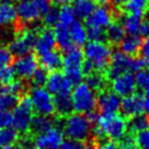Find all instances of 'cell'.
<instances>
[{"label": "cell", "instance_id": "4dcf8cb0", "mask_svg": "<svg viewBox=\"0 0 149 149\" xmlns=\"http://www.w3.org/2000/svg\"><path fill=\"white\" fill-rule=\"evenodd\" d=\"M19 140V133L13 127H6L0 130V148L15 145Z\"/></svg>", "mask_w": 149, "mask_h": 149}, {"label": "cell", "instance_id": "e0dca14e", "mask_svg": "<svg viewBox=\"0 0 149 149\" xmlns=\"http://www.w3.org/2000/svg\"><path fill=\"white\" fill-rule=\"evenodd\" d=\"M123 115L126 117H133L144 113V97L138 93H133L124 97L121 100V109Z\"/></svg>", "mask_w": 149, "mask_h": 149}, {"label": "cell", "instance_id": "2e32d148", "mask_svg": "<svg viewBox=\"0 0 149 149\" xmlns=\"http://www.w3.org/2000/svg\"><path fill=\"white\" fill-rule=\"evenodd\" d=\"M15 10L18 18L24 24L34 23L41 17L34 0H18Z\"/></svg>", "mask_w": 149, "mask_h": 149}, {"label": "cell", "instance_id": "484cf974", "mask_svg": "<svg viewBox=\"0 0 149 149\" xmlns=\"http://www.w3.org/2000/svg\"><path fill=\"white\" fill-rule=\"evenodd\" d=\"M149 8V0H127L123 9L127 14L143 17Z\"/></svg>", "mask_w": 149, "mask_h": 149}, {"label": "cell", "instance_id": "680465c9", "mask_svg": "<svg viewBox=\"0 0 149 149\" xmlns=\"http://www.w3.org/2000/svg\"><path fill=\"white\" fill-rule=\"evenodd\" d=\"M101 1H107V0H101Z\"/></svg>", "mask_w": 149, "mask_h": 149}, {"label": "cell", "instance_id": "cb8c5ba5", "mask_svg": "<svg viewBox=\"0 0 149 149\" xmlns=\"http://www.w3.org/2000/svg\"><path fill=\"white\" fill-rule=\"evenodd\" d=\"M70 94H61L54 97L55 113H57L59 116H68L74 110Z\"/></svg>", "mask_w": 149, "mask_h": 149}, {"label": "cell", "instance_id": "f1b7e54d", "mask_svg": "<svg viewBox=\"0 0 149 149\" xmlns=\"http://www.w3.org/2000/svg\"><path fill=\"white\" fill-rule=\"evenodd\" d=\"M125 31L121 23L112 22L105 29V38L111 44H120L121 41L125 37Z\"/></svg>", "mask_w": 149, "mask_h": 149}, {"label": "cell", "instance_id": "30bf717a", "mask_svg": "<svg viewBox=\"0 0 149 149\" xmlns=\"http://www.w3.org/2000/svg\"><path fill=\"white\" fill-rule=\"evenodd\" d=\"M64 140V132L54 126L45 133L38 134L32 139L33 147L35 149H58Z\"/></svg>", "mask_w": 149, "mask_h": 149}, {"label": "cell", "instance_id": "c3c4849f", "mask_svg": "<svg viewBox=\"0 0 149 149\" xmlns=\"http://www.w3.org/2000/svg\"><path fill=\"white\" fill-rule=\"evenodd\" d=\"M100 149H118V143L116 140L110 139V138H102L99 144Z\"/></svg>", "mask_w": 149, "mask_h": 149}, {"label": "cell", "instance_id": "5bb4252c", "mask_svg": "<svg viewBox=\"0 0 149 149\" xmlns=\"http://www.w3.org/2000/svg\"><path fill=\"white\" fill-rule=\"evenodd\" d=\"M112 22H113V13L111 9L107 6H100L93 10L92 13L86 19V26L105 30Z\"/></svg>", "mask_w": 149, "mask_h": 149}, {"label": "cell", "instance_id": "9a60e30c", "mask_svg": "<svg viewBox=\"0 0 149 149\" xmlns=\"http://www.w3.org/2000/svg\"><path fill=\"white\" fill-rule=\"evenodd\" d=\"M97 107L101 114H115L121 109V97L109 90H101L97 100Z\"/></svg>", "mask_w": 149, "mask_h": 149}, {"label": "cell", "instance_id": "7bdbcfd3", "mask_svg": "<svg viewBox=\"0 0 149 149\" xmlns=\"http://www.w3.org/2000/svg\"><path fill=\"white\" fill-rule=\"evenodd\" d=\"M84 146L82 141L76 139H71V138H67L61 141V146L58 149H82Z\"/></svg>", "mask_w": 149, "mask_h": 149}, {"label": "cell", "instance_id": "f907efd6", "mask_svg": "<svg viewBox=\"0 0 149 149\" xmlns=\"http://www.w3.org/2000/svg\"><path fill=\"white\" fill-rule=\"evenodd\" d=\"M144 113L149 116V94L144 98Z\"/></svg>", "mask_w": 149, "mask_h": 149}, {"label": "cell", "instance_id": "74e56055", "mask_svg": "<svg viewBox=\"0 0 149 149\" xmlns=\"http://www.w3.org/2000/svg\"><path fill=\"white\" fill-rule=\"evenodd\" d=\"M43 22L45 28H53L58 23V10L55 8H51L49 11L43 15Z\"/></svg>", "mask_w": 149, "mask_h": 149}, {"label": "cell", "instance_id": "836d02e7", "mask_svg": "<svg viewBox=\"0 0 149 149\" xmlns=\"http://www.w3.org/2000/svg\"><path fill=\"white\" fill-rule=\"evenodd\" d=\"M86 84L90 86L94 91H101L105 86V77L99 71H94L92 74L86 76Z\"/></svg>", "mask_w": 149, "mask_h": 149}, {"label": "cell", "instance_id": "3957f363", "mask_svg": "<svg viewBox=\"0 0 149 149\" xmlns=\"http://www.w3.org/2000/svg\"><path fill=\"white\" fill-rule=\"evenodd\" d=\"M71 101L74 110L77 113L92 115L97 110V91H94L86 82L76 84L74 90H71Z\"/></svg>", "mask_w": 149, "mask_h": 149}, {"label": "cell", "instance_id": "8d00e7d4", "mask_svg": "<svg viewBox=\"0 0 149 149\" xmlns=\"http://www.w3.org/2000/svg\"><path fill=\"white\" fill-rule=\"evenodd\" d=\"M47 77H48V71L46 69H44L43 67H41V68H37L35 70V72L31 77V80H32L34 86H36V87H44L47 81Z\"/></svg>", "mask_w": 149, "mask_h": 149}, {"label": "cell", "instance_id": "6f0895ef", "mask_svg": "<svg viewBox=\"0 0 149 149\" xmlns=\"http://www.w3.org/2000/svg\"><path fill=\"white\" fill-rule=\"evenodd\" d=\"M82 149H92V148H91L90 146H84V147Z\"/></svg>", "mask_w": 149, "mask_h": 149}, {"label": "cell", "instance_id": "ba28073f", "mask_svg": "<svg viewBox=\"0 0 149 149\" xmlns=\"http://www.w3.org/2000/svg\"><path fill=\"white\" fill-rule=\"evenodd\" d=\"M36 35L37 33L30 29H24L21 32H19L10 42L9 49L11 54L15 56H22L31 53L35 47Z\"/></svg>", "mask_w": 149, "mask_h": 149}, {"label": "cell", "instance_id": "7c38bea8", "mask_svg": "<svg viewBox=\"0 0 149 149\" xmlns=\"http://www.w3.org/2000/svg\"><path fill=\"white\" fill-rule=\"evenodd\" d=\"M37 68H38V59L36 58V56L31 53L22 56H18L13 65L15 74L19 78L24 80L31 79V77Z\"/></svg>", "mask_w": 149, "mask_h": 149}, {"label": "cell", "instance_id": "d6986e66", "mask_svg": "<svg viewBox=\"0 0 149 149\" xmlns=\"http://www.w3.org/2000/svg\"><path fill=\"white\" fill-rule=\"evenodd\" d=\"M38 64L47 71L59 70L63 66V55L58 51L52 49L38 55Z\"/></svg>", "mask_w": 149, "mask_h": 149}, {"label": "cell", "instance_id": "277c9868", "mask_svg": "<svg viewBox=\"0 0 149 149\" xmlns=\"http://www.w3.org/2000/svg\"><path fill=\"white\" fill-rule=\"evenodd\" d=\"M112 53L111 46L104 41H89L84 44V58L92 65L94 71L107 70Z\"/></svg>", "mask_w": 149, "mask_h": 149}, {"label": "cell", "instance_id": "83f0119b", "mask_svg": "<svg viewBox=\"0 0 149 149\" xmlns=\"http://www.w3.org/2000/svg\"><path fill=\"white\" fill-rule=\"evenodd\" d=\"M141 23H143V21H141L140 17H136V15H132V14L125 15L122 19L121 22L125 33L128 35H139Z\"/></svg>", "mask_w": 149, "mask_h": 149}, {"label": "cell", "instance_id": "1f68e13d", "mask_svg": "<svg viewBox=\"0 0 149 149\" xmlns=\"http://www.w3.org/2000/svg\"><path fill=\"white\" fill-rule=\"evenodd\" d=\"M18 101H19L18 95L6 91L0 86V110L11 111L18 104Z\"/></svg>", "mask_w": 149, "mask_h": 149}, {"label": "cell", "instance_id": "f5cc1de1", "mask_svg": "<svg viewBox=\"0 0 149 149\" xmlns=\"http://www.w3.org/2000/svg\"><path fill=\"white\" fill-rule=\"evenodd\" d=\"M111 1L115 7H123L127 0H111Z\"/></svg>", "mask_w": 149, "mask_h": 149}, {"label": "cell", "instance_id": "ab89813d", "mask_svg": "<svg viewBox=\"0 0 149 149\" xmlns=\"http://www.w3.org/2000/svg\"><path fill=\"white\" fill-rule=\"evenodd\" d=\"M135 141L138 149H149V130L137 133Z\"/></svg>", "mask_w": 149, "mask_h": 149}, {"label": "cell", "instance_id": "8992f818", "mask_svg": "<svg viewBox=\"0 0 149 149\" xmlns=\"http://www.w3.org/2000/svg\"><path fill=\"white\" fill-rule=\"evenodd\" d=\"M33 107L29 95L19 99L18 104L12 112V126L18 133L26 134L30 132V125L33 118Z\"/></svg>", "mask_w": 149, "mask_h": 149}, {"label": "cell", "instance_id": "7a4b0ae2", "mask_svg": "<svg viewBox=\"0 0 149 149\" xmlns=\"http://www.w3.org/2000/svg\"><path fill=\"white\" fill-rule=\"evenodd\" d=\"M94 114L86 115L81 113H70L64 122V133L67 138L84 141L93 132Z\"/></svg>", "mask_w": 149, "mask_h": 149}, {"label": "cell", "instance_id": "f6af8a7d", "mask_svg": "<svg viewBox=\"0 0 149 149\" xmlns=\"http://www.w3.org/2000/svg\"><path fill=\"white\" fill-rule=\"evenodd\" d=\"M12 126V112L0 110V130Z\"/></svg>", "mask_w": 149, "mask_h": 149}, {"label": "cell", "instance_id": "e575fe53", "mask_svg": "<svg viewBox=\"0 0 149 149\" xmlns=\"http://www.w3.org/2000/svg\"><path fill=\"white\" fill-rule=\"evenodd\" d=\"M135 80L137 88L146 93V95L149 94V68L138 70L135 76Z\"/></svg>", "mask_w": 149, "mask_h": 149}, {"label": "cell", "instance_id": "f546056e", "mask_svg": "<svg viewBox=\"0 0 149 149\" xmlns=\"http://www.w3.org/2000/svg\"><path fill=\"white\" fill-rule=\"evenodd\" d=\"M127 128L132 133H136V134L143 130H149V116L141 113L136 116L130 117L127 123Z\"/></svg>", "mask_w": 149, "mask_h": 149}, {"label": "cell", "instance_id": "d4e9b609", "mask_svg": "<svg viewBox=\"0 0 149 149\" xmlns=\"http://www.w3.org/2000/svg\"><path fill=\"white\" fill-rule=\"evenodd\" d=\"M95 8L97 3L94 0H74L72 5L76 18L79 19H87Z\"/></svg>", "mask_w": 149, "mask_h": 149}, {"label": "cell", "instance_id": "603a6c76", "mask_svg": "<svg viewBox=\"0 0 149 149\" xmlns=\"http://www.w3.org/2000/svg\"><path fill=\"white\" fill-rule=\"evenodd\" d=\"M54 34H55V40H56V45L61 51H68L70 48H72V42L70 38L69 30L67 26H63L61 24H56L55 29H54Z\"/></svg>", "mask_w": 149, "mask_h": 149}, {"label": "cell", "instance_id": "f35d334b", "mask_svg": "<svg viewBox=\"0 0 149 149\" xmlns=\"http://www.w3.org/2000/svg\"><path fill=\"white\" fill-rule=\"evenodd\" d=\"M3 90L6 91H8V92L12 93V94H15V95H20L21 93L24 91V84L22 81H20V80H15L14 79L12 82H10L9 84H7V86H1Z\"/></svg>", "mask_w": 149, "mask_h": 149}, {"label": "cell", "instance_id": "b9f144b4", "mask_svg": "<svg viewBox=\"0 0 149 149\" xmlns=\"http://www.w3.org/2000/svg\"><path fill=\"white\" fill-rule=\"evenodd\" d=\"M117 143H118V148L121 149H137L135 137H133L132 135H127L126 134Z\"/></svg>", "mask_w": 149, "mask_h": 149}, {"label": "cell", "instance_id": "6da1fadb", "mask_svg": "<svg viewBox=\"0 0 149 149\" xmlns=\"http://www.w3.org/2000/svg\"><path fill=\"white\" fill-rule=\"evenodd\" d=\"M95 127L93 128L95 136L100 139L110 138L113 140L121 139L127 133V122L120 114H101L100 116H95Z\"/></svg>", "mask_w": 149, "mask_h": 149}, {"label": "cell", "instance_id": "9f6ffc18", "mask_svg": "<svg viewBox=\"0 0 149 149\" xmlns=\"http://www.w3.org/2000/svg\"><path fill=\"white\" fill-rule=\"evenodd\" d=\"M14 0H0V3H12Z\"/></svg>", "mask_w": 149, "mask_h": 149}, {"label": "cell", "instance_id": "4316f807", "mask_svg": "<svg viewBox=\"0 0 149 149\" xmlns=\"http://www.w3.org/2000/svg\"><path fill=\"white\" fill-rule=\"evenodd\" d=\"M17 19V10L12 3H0V28L11 25Z\"/></svg>", "mask_w": 149, "mask_h": 149}, {"label": "cell", "instance_id": "816d5d0a", "mask_svg": "<svg viewBox=\"0 0 149 149\" xmlns=\"http://www.w3.org/2000/svg\"><path fill=\"white\" fill-rule=\"evenodd\" d=\"M52 3H55L57 6H64V5H67L68 2H70L71 0H49Z\"/></svg>", "mask_w": 149, "mask_h": 149}, {"label": "cell", "instance_id": "bcb514c9", "mask_svg": "<svg viewBox=\"0 0 149 149\" xmlns=\"http://www.w3.org/2000/svg\"><path fill=\"white\" fill-rule=\"evenodd\" d=\"M139 53L140 58L144 61L145 65L149 67V37H146V40L141 43Z\"/></svg>", "mask_w": 149, "mask_h": 149}, {"label": "cell", "instance_id": "52a82bcc", "mask_svg": "<svg viewBox=\"0 0 149 149\" xmlns=\"http://www.w3.org/2000/svg\"><path fill=\"white\" fill-rule=\"evenodd\" d=\"M30 100L32 102L33 111L36 114L52 116L55 114L54 95L44 87H34L30 91Z\"/></svg>", "mask_w": 149, "mask_h": 149}, {"label": "cell", "instance_id": "681fc988", "mask_svg": "<svg viewBox=\"0 0 149 149\" xmlns=\"http://www.w3.org/2000/svg\"><path fill=\"white\" fill-rule=\"evenodd\" d=\"M139 35L145 37H149V23L147 21H145L141 23V26H140V31H139Z\"/></svg>", "mask_w": 149, "mask_h": 149}, {"label": "cell", "instance_id": "ffe728a7", "mask_svg": "<svg viewBox=\"0 0 149 149\" xmlns=\"http://www.w3.org/2000/svg\"><path fill=\"white\" fill-rule=\"evenodd\" d=\"M69 34L72 45L74 47L84 46L86 43L88 42V33H87V28L84 26V24L79 21V20H74V22L69 28Z\"/></svg>", "mask_w": 149, "mask_h": 149}, {"label": "cell", "instance_id": "11a10c76", "mask_svg": "<svg viewBox=\"0 0 149 149\" xmlns=\"http://www.w3.org/2000/svg\"><path fill=\"white\" fill-rule=\"evenodd\" d=\"M145 18H146V21L149 23V8L147 9V11L145 12Z\"/></svg>", "mask_w": 149, "mask_h": 149}, {"label": "cell", "instance_id": "7402d4cb", "mask_svg": "<svg viewBox=\"0 0 149 149\" xmlns=\"http://www.w3.org/2000/svg\"><path fill=\"white\" fill-rule=\"evenodd\" d=\"M54 121L51 118V116H45V115H34L31 121L30 125V132H32L33 134L38 135L45 133L48 130H51L52 127H54Z\"/></svg>", "mask_w": 149, "mask_h": 149}, {"label": "cell", "instance_id": "ac0fdd59", "mask_svg": "<svg viewBox=\"0 0 149 149\" xmlns=\"http://www.w3.org/2000/svg\"><path fill=\"white\" fill-rule=\"evenodd\" d=\"M55 46L56 40L53 29L44 28L37 33L34 49L36 51L38 55H41L43 53H46V52H49L52 49H55Z\"/></svg>", "mask_w": 149, "mask_h": 149}, {"label": "cell", "instance_id": "db71d44e", "mask_svg": "<svg viewBox=\"0 0 149 149\" xmlns=\"http://www.w3.org/2000/svg\"><path fill=\"white\" fill-rule=\"evenodd\" d=\"M2 149H24L22 148L21 146H17V145H11V146H8V147H5Z\"/></svg>", "mask_w": 149, "mask_h": 149}, {"label": "cell", "instance_id": "4fadbf2b", "mask_svg": "<svg viewBox=\"0 0 149 149\" xmlns=\"http://www.w3.org/2000/svg\"><path fill=\"white\" fill-rule=\"evenodd\" d=\"M45 86L54 97L61 94H70L72 90V84H70L65 74L58 70L48 74Z\"/></svg>", "mask_w": 149, "mask_h": 149}, {"label": "cell", "instance_id": "44dd1931", "mask_svg": "<svg viewBox=\"0 0 149 149\" xmlns=\"http://www.w3.org/2000/svg\"><path fill=\"white\" fill-rule=\"evenodd\" d=\"M141 38L139 35H127L120 43L121 52L128 56H135L137 53H139L140 46H141Z\"/></svg>", "mask_w": 149, "mask_h": 149}, {"label": "cell", "instance_id": "9c48e42d", "mask_svg": "<svg viewBox=\"0 0 149 149\" xmlns=\"http://www.w3.org/2000/svg\"><path fill=\"white\" fill-rule=\"evenodd\" d=\"M133 61L134 57L124 54L121 51L112 53L110 64L107 68V78L112 80L116 76L127 71H133Z\"/></svg>", "mask_w": 149, "mask_h": 149}, {"label": "cell", "instance_id": "8fae6325", "mask_svg": "<svg viewBox=\"0 0 149 149\" xmlns=\"http://www.w3.org/2000/svg\"><path fill=\"white\" fill-rule=\"evenodd\" d=\"M111 89L113 92L122 98L135 93L137 89L135 76L130 71L118 74L111 80Z\"/></svg>", "mask_w": 149, "mask_h": 149}, {"label": "cell", "instance_id": "5b68a950", "mask_svg": "<svg viewBox=\"0 0 149 149\" xmlns=\"http://www.w3.org/2000/svg\"><path fill=\"white\" fill-rule=\"evenodd\" d=\"M84 61V52L79 47H72L66 51L65 55L63 56V70L64 74L69 80L72 86L80 84L84 78L82 74V64Z\"/></svg>", "mask_w": 149, "mask_h": 149}, {"label": "cell", "instance_id": "d6a6232c", "mask_svg": "<svg viewBox=\"0 0 149 149\" xmlns=\"http://www.w3.org/2000/svg\"><path fill=\"white\" fill-rule=\"evenodd\" d=\"M76 20V14L74 12L72 7L68 5H64L58 10V24L63 26L69 28Z\"/></svg>", "mask_w": 149, "mask_h": 149}, {"label": "cell", "instance_id": "ee69618b", "mask_svg": "<svg viewBox=\"0 0 149 149\" xmlns=\"http://www.w3.org/2000/svg\"><path fill=\"white\" fill-rule=\"evenodd\" d=\"M12 61V54L8 47L0 46V68L3 66L10 65Z\"/></svg>", "mask_w": 149, "mask_h": 149}, {"label": "cell", "instance_id": "60d3db41", "mask_svg": "<svg viewBox=\"0 0 149 149\" xmlns=\"http://www.w3.org/2000/svg\"><path fill=\"white\" fill-rule=\"evenodd\" d=\"M87 33H88V41H104L105 40V30H102V29L87 28Z\"/></svg>", "mask_w": 149, "mask_h": 149}, {"label": "cell", "instance_id": "7dc6e473", "mask_svg": "<svg viewBox=\"0 0 149 149\" xmlns=\"http://www.w3.org/2000/svg\"><path fill=\"white\" fill-rule=\"evenodd\" d=\"M34 2H35L37 9H38L42 17L46 13L47 11H49V9L52 8V2L49 0H34Z\"/></svg>", "mask_w": 149, "mask_h": 149}, {"label": "cell", "instance_id": "d590c367", "mask_svg": "<svg viewBox=\"0 0 149 149\" xmlns=\"http://www.w3.org/2000/svg\"><path fill=\"white\" fill-rule=\"evenodd\" d=\"M15 78V71L10 65L3 66L0 68V86H7L12 82Z\"/></svg>", "mask_w": 149, "mask_h": 149}]
</instances>
